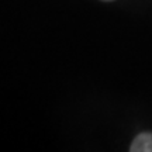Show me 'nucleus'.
<instances>
[{
	"label": "nucleus",
	"instance_id": "f257e3e1",
	"mask_svg": "<svg viewBox=\"0 0 152 152\" xmlns=\"http://www.w3.org/2000/svg\"><path fill=\"white\" fill-rule=\"evenodd\" d=\"M131 152H152V134L142 132L134 138L130 147Z\"/></svg>",
	"mask_w": 152,
	"mask_h": 152
}]
</instances>
